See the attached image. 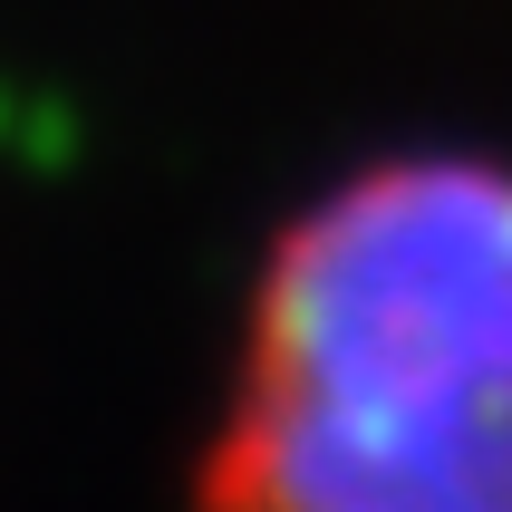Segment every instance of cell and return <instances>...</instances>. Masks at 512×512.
Returning a JSON list of instances; mask_svg holds the SVG:
<instances>
[{
    "label": "cell",
    "instance_id": "cell-1",
    "mask_svg": "<svg viewBox=\"0 0 512 512\" xmlns=\"http://www.w3.org/2000/svg\"><path fill=\"white\" fill-rule=\"evenodd\" d=\"M213 512H512V155H377L252 281Z\"/></svg>",
    "mask_w": 512,
    "mask_h": 512
}]
</instances>
